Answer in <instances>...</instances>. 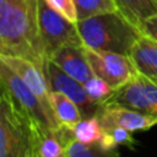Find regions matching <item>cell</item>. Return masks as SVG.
<instances>
[{
	"label": "cell",
	"instance_id": "6da1fadb",
	"mask_svg": "<svg viewBox=\"0 0 157 157\" xmlns=\"http://www.w3.org/2000/svg\"><path fill=\"white\" fill-rule=\"evenodd\" d=\"M83 47L129 55L141 37V29L119 10L94 15L77 21Z\"/></svg>",
	"mask_w": 157,
	"mask_h": 157
},
{
	"label": "cell",
	"instance_id": "7a4b0ae2",
	"mask_svg": "<svg viewBox=\"0 0 157 157\" xmlns=\"http://www.w3.org/2000/svg\"><path fill=\"white\" fill-rule=\"evenodd\" d=\"M34 119L0 87V157H37Z\"/></svg>",
	"mask_w": 157,
	"mask_h": 157
},
{
	"label": "cell",
	"instance_id": "3957f363",
	"mask_svg": "<svg viewBox=\"0 0 157 157\" xmlns=\"http://www.w3.org/2000/svg\"><path fill=\"white\" fill-rule=\"evenodd\" d=\"M38 26L47 58L63 47H83L77 25L55 11L45 0H38Z\"/></svg>",
	"mask_w": 157,
	"mask_h": 157
},
{
	"label": "cell",
	"instance_id": "277c9868",
	"mask_svg": "<svg viewBox=\"0 0 157 157\" xmlns=\"http://www.w3.org/2000/svg\"><path fill=\"white\" fill-rule=\"evenodd\" d=\"M103 104L125 107L157 119V85L136 74L125 85L114 90Z\"/></svg>",
	"mask_w": 157,
	"mask_h": 157
},
{
	"label": "cell",
	"instance_id": "5b68a950",
	"mask_svg": "<svg viewBox=\"0 0 157 157\" xmlns=\"http://www.w3.org/2000/svg\"><path fill=\"white\" fill-rule=\"evenodd\" d=\"M83 52L93 75L104 80L113 91L125 85L137 74L128 55L96 50L87 47H83Z\"/></svg>",
	"mask_w": 157,
	"mask_h": 157
},
{
	"label": "cell",
	"instance_id": "8992f818",
	"mask_svg": "<svg viewBox=\"0 0 157 157\" xmlns=\"http://www.w3.org/2000/svg\"><path fill=\"white\" fill-rule=\"evenodd\" d=\"M0 82L1 86L6 88L13 99L20 104V107L36 121L50 129L59 128L55 118L48 113L45 107L27 86V83L2 61H0Z\"/></svg>",
	"mask_w": 157,
	"mask_h": 157
},
{
	"label": "cell",
	"instance_id": "52a82bcc",
	"mask_svg": "<svg viewBox=\"0 0 157 157\" xmlns=\"http://www.w3.org/2000/svg\"><path fill=\"white\" fill-rule=\"evenodd\" d=\"M43 72L48 81L50 91H58L72 99L80 108L83 118L93 117L98 113L101 105L94 103L87 94L83 83L67 75L52 60H47Z\"/></svg>",
	"mask_w": 157,
	"mask_h": 157
},
{
	"label": "cell",
	"instance_id": "ba28073f",
	"mask_svg": "<svg viewBox=\"0 0 157 157\" xmlns=\"http://www.w3.org/2000/svg\"><path fill=\"white\" fill-rule=\"evenodd\" d=\"M97 117L101 121L103 130L113 126H119L131 132H135L141 130H148L152 126L157 125L156 118H151L137 110L120 105L102 104L97 113Z\"/></svg>",
	"mask_w": 157,
	"mask_h": 157
},
{
	"label": "cell",
	"instance_id": "9c48e42d",
	"mask_svg": "<svg viewBox=\"0 0 157 157\" xmlns=\"http://www.w3.org/2000/svg\"><path fill=\"white\" fill-rule=\"evenodd\" d=\"M0 61H2L6 66H9L13 72H16L27 83V86L32 90V92L38 97V99L45 107L48 113L52 117H54V113L50 105V99H49L50 88H49V85H48V81L45 78L43 70H40L32 61L23 59V58H18V56L0 55Z\"/></svg>",
	"mask_w": 157,
	"mask_h": 157
},
{
	"label": "cell",
	"instance_id": "30bf717a",
	"mask_svg": "<svg viewBox=\"0 0 157 157\" xmlns=\"http://www.w3.org/2000/svg\"><path fill=\"white\" fill-rule=\"evenodd\" d=\"M48 59L67 75L82 83L93 76V71L85 55L83 47H63L55 50Z\"/></svg>",
	"mask_w": 157,
	"mask_h": 157
},
{
	"label": "cell",
	"instance_id": "8fae6325",
	"mask_svg": "<svg viewBox=\"0 0 157 157\" xmlns=\"http://www.w3.org/2000/svg\"><path fill=\"white\" fill-rule=\"evenodd\" d=\"M128 56L139 75L157 85V40L141 34Z\"/></svg>",
	"mask_w": 157,
	"mask_h": 157
},
{
	"label": "cell",
	"instance_id": "7c38bea8",
	"mask_svg": "<svg viewBox=\"0 0 157 157\" xmlns=\"http://www.w3.org/2000/svg\"><path fill=\"white\" fill-rule=\"evenodd\" d=\"M33 128L37 157H66L65 145L56 129H50L36 120Z\"/></svg>",
	"mask_w": 157,
	"mask_h": 157
},
{
	"label": "cell",
	"instance_id": "4fadbf2b",
	"mask_svg": "<svg viewBox=\"0 0 157 157\" xmlns=\"http://www.w3.org/2000/svg\"><path fill=\"white\" fill-rule=\"evenodd\" d=\"M49 99L52 110L59 125L71 126L83 118L77 104L64 93L58 91H50Z\"/></svg>",
	"mask_w": 157,
	"mask_h": 157
},
{
	"label": "cell",
	"instance_id": "5bb4252c",
	"mask_svg": "<svg viewBox=\"0 0 157 157\" xmlns=\"http://www.w3.org/2000/svg\"><path fill=\"white\" fill-rule=\"evenodd\" d=\"M113 1L115 2L117 9L137 27L140 26L141 21L157 13L156 0H113Z\"/></svg>",
	"mask_w": 157,
	"mask_h": 157
},
{
	"label": "cell",
	"instance_id": "9a60e30c",
	"mask_svg": "<svg viewBox=\"0 0 157 157\" xmlns=\"http://www.w3.org/2000/svg\"><path fill=\"white\" fill-rule=\"evenodd\" d=\"M66 157H120L118 150H105L98 142L85 144L71 139L65 145Z\"/></svg>",
	"mask_w": 157,
	"mask_h": 157
},
{
	"label": "cell",
	"instance_id": "2e32d148",
	"mask_svg": "<svg viewBox=\"0 0 157 157\" xmlns=\"http://www.w3.org/2000/svg\"><path fill=\"white\" fill-rule=\"evenodd\" d=\"M105 150H117L118 146H126L134 148L136 141L132 136V132L119 126H113L103 130V135L98 142Z\"/></svg>",
	"mask_w": 157,
	"mask_h": 157
},
{
	"label": "cell",
	"instance_id": "e0dca14e",
	"mask_svg": "<svg viewBox=\"0 0 157 157\" xmlns=\"http://www.w3.org/2000/svg\"><path fill=\"white\" fill-rule=\"evenodd\" d=\"M78 20H83L94 15L117 11V5L113 0H74Z\"/></svg>",
	"mask_w": 157,
	"mask_h": 157
},
{
	"label": "cell",
	"instance_id": "ac0fdd59",
	"mask_svg": "<svg viewBox=\"0 0 157 157\" xmlns=\"http://www.w3.org/2000/svg\"><path fill=\"white\" fill-rule=\"evenodd\" d=\"M83 87H85L88 97L94 103H97L99 105H102L113 92V88L104 80L99 78L96 75L90 77L87 81H85L83 82Z\"/></svg>",
	"mask_w": 157,
	"mask_h": 157
},
{
	"label": "cell",
	"instance_id": "d6986e66",
	"mask_svg": "<svg viewBox=\"0 0 157 157\" xmlns=\"http://www.w3.org/2000/svg\"><path fill=\"white\" fill-rule=\"evenodd\" d=\"M55 11H58L60 15H63L69 21L77 23L78 16H77V9L74 0H45Z\"/></svg>",
	"mask_w": 157,
	"mask_h": 157
},
{
	"label": "cell",
	"instance_id": "ffe728a7",
	"mask_svg": "<svg viewBox=\"0 0 157 157\" xmlns=\"http://www.w3.org/2000/svg\"><path fill=\"white\" fill-rule=\"evenodd\" d=\"M139 27H140L142 34H146V36L151 37L152 39L157 40V13L141 21Z\"/></svg>",
	"mask_w": 157,
	"mask_h": 157
},
{
	"label": "cell",
	"instance_id": "44dd1931",
	"mask_svg": "<svg viewBox=\"0 0 157 157\" xmlns=\"http://www.w3.org/2000/svg\"><path fill=\"white\" fill-rule=\"evenodd\" d=\"M156 1H157V0H156Z\"/></svg>",
	"mask_w": 157,
	"mask_h": 157
}]
</instances>
